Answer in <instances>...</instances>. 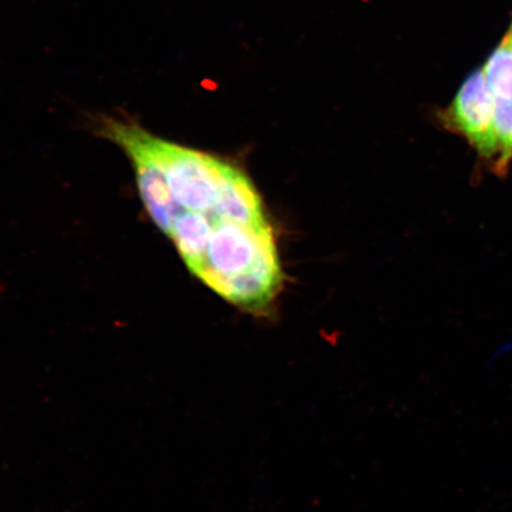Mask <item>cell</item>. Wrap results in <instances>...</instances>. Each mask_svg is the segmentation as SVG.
<instances>
[{
	"label": "cell",
	"instance_id": "6da1fadb",
	"mask_svg": "<svg viewBox=\"0 0 512 512\" xmlns=\"http://www.w3.org/2000/svg\"><path fill=\"white\" fill-rule=\"evenodd\" d=\"M102 133L131 157L145 207L158 228L168 235L174 220L175 202L162 165L152 150L151 134L117 120L106 121Z\"/></svg>",
	"mask_w": 512,
	"mask_h": 512
},
{
	"label": "cell",
	"instance_id": "5b68a950",
	"mask_svg": "<svg viewBox=\"0 0 512 512\" xmlns=\"http://www.w3.org/2000/svg\"><path fill=\"white\" fill-rule=\"evenodd\" d=\"M507 40H509L512 43V28L510 30V34L507 37Z\"/></svg>",
	"mask_w": 512,
	"mask_h": 512
},
{
	"label": "cell",
	"instance_id": "3957f363",
	"mask_svg": "<svg viewBox=\"0 0 512 512\" xmlns=\"http://www.w3.org/2000/svg\"><path fill=\"white\" fill-rule=\"evenodd\" d=\"M495 100L512 102V43L505 38L483 69Z\"/></svg>",
	"mask_w": 512,
	"mask_h": 512
},
{
	"label": "cell",
	"instance_id": "277c9868",
	"mask_svg": "<svg viewBox=\"0 0 512 512\" xmlns=\"http://www.w3.org/2000/svg\"><path fill=\"white\" fill-rule=\"evenodd\" d=\"M495 131L498 142V170L512 158V102L495 100Z\"/></svg>",
	"mask_w": 512,
	"mask_h": 512
},
{
	"label": "cell",
	"instance_id": "7a4b0ae2",
	"mask_svg": "<svg viewBox=\"0 0 512 512\" xmlns=\"http://www.w3.org/2000/svg\"><path fill=\"white\" fill-rule=\"evenodd\" d=\"M495 98L482 70L473 73L459 89L446 111V121L462 133L480 155L490 158L498 153L495 131Z\"/></svg>",
	"mask_w": 512,
	"mask_h": 512
}]
</instances>
